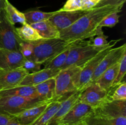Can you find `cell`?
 <instances>
[{"mask_svg":"<svg viewBox=\"0 0 126 125\" xmlns=\"http://www.w3.org/2000/svg\"><path fill=\"white\" fill-rule=\"evenodd\" d=\"M123 6H106L94 7L68 28L60 31V38L66 41L86 40L96 35L98 25L107 15L114 12H120Z\"/></svg>","mask_w":126,"mask_h":125,"instance_id":"obj_1","label":"cell"},{"mask_svg":"<svg viewBox=\"0 0 126 125\" xmlns=\"http://www.w3.org/2000/svg\"><path fill=\"white\" fill-rule=\"evenodd\" d=\"M78 41H66L60 38H55L41 39L31 42L34 47L32 60L43 64Z\"/></svg>","mask_w":126,"mask_h":125,"instance_id":"obj_2","label":"cell"},{"mask_svg":"<svg viewBox=\"0 0 126 125\" xmlns=\"http://www.w3.org/2000/svg\"><path fill=\"white\" fill-rule=\"evenodd\" d=\"M82 67L71 66L61 69L55 76L54 100H64L72 93L78 91L80 74Z\"/></svg>","mask_w":126,"mask_h":125,"instance_id":"obj_3","label":"cell"},{"mask_svg":"<svg viewBox=\"0 0 126 125\" xmlns=\"http://www.w3.org/2000/svg\"><path fill=\"white\" fill-rule=\"evenodd\" d=\"M111 42L112 40L109 42L106 46L97 47L91 45L89 40H81L79 44L70 49L66 61L62 67L61 69L71 66H79L82 67L100 50L110 45Z\"/></svg>","mask_w":126,"mask_h":125,"instance_id":"obj_4","label":"cell"},{"mask_svg":"<svg viewBox=\"0 0 126 125\" xmlns=\"http://www.w3.org/2000/svg\"><path fill=\"white\" fill-rule=\"evenodd\" d=\"M46 102H48L19 96L0 97V113L12 116L23 110Z\"/></svg>","mask_w":126,"mask_h":125,"instance_id":"obj_5","label":"cell"},{"mask_svg":"<svg viewBox=\"0 0 126 125\" xmlns=\"http://www.w3.org/2000/svg\"><path fill=\"white\" fill-rule=\"evenodd\" d=\"M22 41L16 32L15 25L9 21L3 10L0 13V48L19 51Z\"/></svg>","mask_w":126,"mask_h":125,"instance_id":"obj_6","label":"cell"},{"mask_svg":"<svg viewBox=\"0 0 126 125\" xmlns=\"http://www.w3.org/2000/svg\"><path fill=\"white\" fill-rule=\"evenodd\" d=\"M119 40H121V39L112 40V42L111 43L110 45L106 47L105 48L100 50L97 55H95L92 59H91L88 62H86L82 66L81 74H80L78 90H82L84 88H86L87 86H88L90 83H91V79H92V75H93L94 73L95 72L99 64L100 63L105 56L109 52L110 50Z\"/></svg>","mask_w":126,"mask_h":125,"instance_id":"obj_7","label":"cell"},{"mask_svg":"<svg viewBox=\"0 0 126 125\" xmlns=\"http://www.w3.org/2000/svg\"><path fill=\"white\" fill-rule=\"evenodd\" d=\"M110 91L106 90L96 82L91 83L81 90L79 101L93 108L98 107L110 99Z\"/></svg>","mask_w":126,"mask_h":125,"instance_id":"obj_8","label":"cell"},{"mask_svg":"<svg viewBox=\"0 0 126 125\" xmlns=\"http://www.w3.org/2000/svg\"><path fill=\"white\" fill-rule=\"evenodd\" d=\"M125 54H126V45L125 44L117 48H112L105 56L96 69L92 77L91 83L95 82L106 70L118 63Z\"/></svg>","mask_w":126,"mask_h":125,"instance_id":"obj_9","label":"cell"},{"mask_svg":"<svg viewBox=\"0 0 126 125\" xmlns=\"http://www.w3.org/2000/svg\"><path fill=\"white\" fill-rule=\"evenodd\" d=\"M92 110L89 105L78 101L56 125H83L82 121Z\"/></svg>","mask_w":126,"mask_h":125,"instance_id":"obj_10","label":"cell"},{"mask_svg":"<svg viewBox=\"0 0 126 125\" xmlns=\"http://www.w3.org/2000/svg\"><path fill=\"white\" fill-rule=\"evenodd\" d=\"M87 11H88L82 10L76 11H60L59 10L57 12L50 17L48 20L60 32L72 25Z\"/></svg>","mask_w":126,"mask_h":125,"instance_id":"obj_11","label":"cell"},{"mask_svg":"<svg viewBox=\"0 0 126 125\" xmlns=\"http://www.w3.org/2000/svg\"><path fill=\"white\" fill-rule=\"evenodd\" d=\"M92 112L110 117H126V100L108 99L98 107L93 108Z\"/></svg>","mask_w":126,"mask_h":125,"instance_id":"obj_12","label":"cell"},{"mask_svg":"<svg viewBox=\"0 0 126 125\" xmlns=\"http://www.w3.org/2000/svg\"><path fill=\"white\" fill-rule=\"evenodd\" d=\"M28 74L22 67L11 70L0 69V91L19 86L22 80Z\"/></svg>","mask_w":126,"mask_h":125,"instance_id":"obj_13","label":"cell"},{"mask_svg":"<svg viewBox=\"0 0 126 125\" xmlns=\"http://www.w3.org/2000/svg\"><path fill=\"white\" fill-rule=\"evenodd\" d=\"M25 58L19 51L0 48V69L11 70L22 67Z\"/></svg>","mask_w":126,"mask_h":125,"instance_id":"obj_14","label":"cell"},{"mask_svg":"<svg viewBox=\"0 0 126 125\" xmlns=\"http://www.w3.org/2000/svg\"><path fill=\"white\" fill-rule=\"evenodd\" d=\"M60 69L43 68L38 72L28 74L19 85L35 86L51 78H55Z\"/></svg>","mask_w":126,"mask_h":125,"instance_id":"obj_15","label":"cell"},{"mask_svg":"<svg viewBox=\"0 0 126 125\" xmlns=\"http://www.w3.org/2000/svg\"><path fill=\"white\" fill-rule=\"evenodd\" d=\"M50 102H48L31 107L14 115L12 117L22 125H30L41 115Z\"/></svg>","mask_w":126,"mask_h":125,"instance_id":"obj_16","label":"cell"},{"mask_svg":"<svg viewBox=\"0 0 126 125\" xmlns=\"http://www.w3.org/2000/svg\"><path fill=\"white\" fill-rule=\"evenodd\" d=\"M84 125H126V117L113 118L91 111L82 121Z\"/></svg>","mask_w":126,"mask_h":125,"instance_id":"obj_17","label":"cell"},{"mask_svg":"<svg viewBox=\"0 0 126 125\" xmlns=\"http://www.w3.org/2000/svg\"><path fill=\"white\" fill-rule=\"evenodd\" d=\"M80 91H76L75 93H72L70 96H69L68 98L63 100L61 105L59 107V109L55 115H54L49 123L47 125H56L58 121L62 118L68 112L69 110L79 101V98Z\"/></svg>","mask_w":126,"mask_h":125,"instance_id":"obj_18","label":"cell"},{"mask_svg":"<svg viewBox=\"0 0 126 125\" xmlns=\"http://www.w3.org/2000/svg\"><path fill=\"white\" fill-rule=\"evenodd\" d=\"M5 96H19L41 100L34 86L19 85L14 88L0 91V97Z\"/></svg>","mask_w":126,"mask_h":125,"instance_id":"obj_19","label":"cell"},{"mask_svg":"<svg viewBox=\"0 0 126 125\" xmlns=\"http://www.w3.org/2000/svg\"><path fill=\"white\" fill-rule=\"evenodd\" d=\"M39 99L42 101H54L55 93V80L51 78L34 86Z\"/></svg>","mask_w":126,"mask_h":125,"instance_id":"obj_20","label":"cell"},{"mask_svg":"<svg viewBox=\"0 0 126 125\" xmlns=\"http://www.w3.org/2000/svg\"><path fill=\"white\" fill-rule=\"evenodd\" d=\"M30 25L36 29L42 39L60 38L59 31L49 20L33 23Z\"/></svg>","mask_w":126,"mask_h":125,"instance_id":"obj_21","label":"cell"},{"mask_svg":"<svg viewBox=\"0 0 126 125\" xmlns=\"http://www.w3.org/2000/svg\"><path fill=\"white\" fill-rule=\"evenodd\" d=\"M119 62L106 70L95 82L106 90L111 89L112 84L118 74Z\"/></svg>","mask_w":126,"mask_h":125,"instance_id":"obj_22","label":"cell"},{"mask_svg":"<svg viewBox=\"0 0 126 125\" xmlns=\"http://www.w3.org/2000/svg\"><path fill=\"white\" fill-rule=\"evenodd\" d=\"M63 100H56L51 102L41 115L30 125H47L61 105Z\"/></svg>","mask_w":126,"mask_h":125,"instance_id":"obj_23","label":"cell"},{"mask_svg":"<svg viewBox=\"0 0 126 125\" xmlns=\"http://www.w3.org/2000/svg\"><path fill=\"white\" fill-rule=\"evenodd\" d=\"M4 11L7 19L13 25H15L16 23L22 25L27 23L24 13L18 11L8 0H5Z\"/></svg>","mask_w":126,"mask_h":125,"instance_id":"obj_24","label":"cell"},{"mask_svg":"<svg viewBox=\"0 0 126 125\" xmlns=\"http://www.w3.org/2000/svg\"><path fill=\"white\" fill-rule=\"evenodd\" d=\"M81 41V40H78L76 44L71 45V46L69 47L66 48L65 50H64L63 51H62V52L59 53V54H57L56 56L53 57L52 58L50 59V60L46 61L43 64H44V68L56 69L61 70L62 67L63 66L64 63H65V61H66L70 49H71L72 47L75 46V45H76V44H79Z\"/></svg>","mask_w":126,"mask_h":125,"instance_id":"obj_25","label":"cell"},{"mask_svg":"<svg viewBox=\"0 0 126 125\" xmlns=\"http://www.w3.org/2000/svg\"><path fill=\"white\" fill-rule=\"evenodd\" d=\"M18 37L23 41L32 42L42 39L38 32L30 25L25 23L19 28H16Z\"/></svg>","mask_w":126,"mask_h":125,"instance_id":"obj_26","label":"cell"},{"mask_svg":"<svg viewBox=\"0 0 126 125\" xmlns=\"http://www.w3.org/2000/svg\"><path fill=\"white\" fill-rule=\"evenodd\" d=\"M57 12V11L50 12H43L41 11H30L23 13L25 17L26 23L28 25H32L43 21L48 20L50 17H51Z\"/></svg>","mask_w":126,"mask_h":125,"instance_id":"obj_27","label":"cell"},{"mask_svg":"<svg viewBox=\"0 0 126 125\" xmlns=\"http://www.w3.org/2000/svg\"><path fill=\"white\" fill-rule=\"evenodd\" d=\"M108 36H105L102 31V28H97L96 35L92 38H90L89 44L97 47H103L106 46L109 42L107 40Z\"/></svg>","mask_w":126,"mask_h":125,"instance_id":"obj_28","label":"cell"},{"mask_svg":"<svg viewBox=\"0 0 126 125\" xmlns=\"http://www.w3.org/2000/svg\"><path fill=\"white\" fill-rule=\"evenodd\" d=\"M110 99L113 100H126V83L123 81L118 85L113 92V94L110 96Z\"/></svg>","mask_w":126,"mask_h":125,"instance_id":"obj_29","label":"cell"},{"mask_svg":"<svg viewBox=\"0 0 126 125\" xmlns=\"http://www.w3.org/2000/svg\"><path fill=\"white\" fill-rule=\"evenodd\" d=\"M118 12H114L107 15L103 20L98 25V28H103V27H113L116 25L119 22L120 15L118 14Z\"/></svg>","mask_w":126,"mask_h":125,"instance_id":"obj_30","label":"cell"},{"mask_svg":"<svg viewBox=\"0 0 126 125\" xmlns=\"http://www.w3.org/2000/svg\"><path fill=\"white\" fill-rule=\"evenodd\" d=\"M126 72V54L124 55L119 61V69H118V74L115 80L112 84V87H116L117 85L123 82V80L124 79V76Z\"/></svg>","mask_w":126,"mask_h":125,"instance_id":"obj_31","label":"cell"},{"mask_svg":"<svg viewBox=\"0 0 126 125\" xmlns=\"http://www.w3.org/2000/svg\"><path fill=\"white\" fill-rule=\"evenodd\" d=\"M34 47L31 42L22 41L20 44L19 51L23 57L28 60H32Z\"/></svg>","mask_w":126,"mask_h":125,"instance_id":"obj_32","label":"cell"},{"mask_svg":"<svg viewBox=\"0 0 126 125\" xmlns=\"http://www.w3.org/2000/svg\"><path fill=\"white\" fill-rule=\"evenodd\" d=\"M42 64L37 62L33 60L25 59L22 64V67L27 71L28 74L38 72L41 69Z\"/></svg>","mask_w":126,"mask_h":125,"instance_id":"obj_33","label":"cell"},{"mask_svg":"<svg viewBox=\"0 0 126 125\" xmlns=\"http://www.w3.org/2000/svg\"><path fill=\"white\" fill-rule=\"evenodd\" d=\"M81 10V0H67L60 11H76Z\"/></svg>","mask_w":126,"mask_h":125,"instance_id":"obj_34","label":"cell"},{"mask_svg":"<svg viewBox=\"0 0 126 125\" xmlns=\"http://www.w3.org/2000/svg\"><path fill=\"white\" fill-rule=\"evenodd\" d=\"M126 0H101L95 7H103L106 6H123Z\"/></svg>","mask_w":126,"mask_h":125,"instance_id":"obj_35","label":"cell"},{"mask_svg":"<svg viewBox=\"0 0 126 125\" xmlns=\"http://www.w3.org/2000/svg\"><path fill=\"white\" fill-rule=\"evenodd\" d=\"M101 0H81V10L89 11L94 8Z\"/></svg>","mask_w":126,"mask_h":125,"instance_id":"obj_36","label":"cell"},{"mask_svg":"<svg viewBox=\"0 0 126 125\" xmlns=\"http://www.w3.org/2000/svg\"><path fill=\"white\" fill-rule=\"evenodd\" d=\"M12 118V116L0 113V125H6Z\"/></svg>","mask_w":126,"mask_h":125,"instance_id":"obj_37","label":"cell"},{"mask_svg":"<svg viewBox=\"0 0 126 125\" xmlns=\"http://www.w3.org/2000/svg\"><path fill=\"white\" fill-rule=\"evenodd\" d=\"M6 125H21V124H20L18 122H17V121H16V120H14L13 118H12V120H11V121H10Z\"/></svg>","mask_w":126,"mask_h":125,"instance_id":"obj_38","label":"cell"},{"mask_svg":"<svg viewBox=\"0 0 126 125\" xmlns=\"http://www.w3.org/2000/svg\"><path fill=\"white\" fill-rule=\"evenodd\" d=\"M5 0H0V13L2 12L4 8Z\"/></svg>","mask_w":126,"mask_h":125,"instance_id":"obj_39","label":"cell"},{"mask_svg":"<svg viewBox=\"0 0 126 125\" xmlns=\"http://www.w3.org/2000/svg\"></svg>","mask_w":126,"mask_h":125,"instance_id":"obj_40","label":"cell"}]
</instances>
